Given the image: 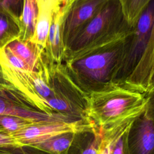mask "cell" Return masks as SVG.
<instances>
[{
	"mask_svg": "<svg viewBox=\"0 0 154 154\" xmlns=\"http://www.w3.org/2000/svg\"><path fill=\"white\" fill-rule=\"evenodd\" d=\"M126 36L63 63L72 81L84 93L88 96L116 85L114 80L125 55Z\"/></svg>",
	"mask_w": 154,
	"mask_h": 154,
	"instance_id": "obj_1",
	"label": "cell"
},
{
	"mask_svg": "<svg viewBox=\"0 0 154 154\" xmlns=\"http://www.w3.org/2000/svg\"><path fill=\"white\" fill-rule=\"evenodd\" d=\"M132 28L120 0H108L103 8L66 45L63 62L124 37Z\"/></svg>",
	"mask_w": 154,
	"mask_h": 154,
	"instance_id": "obj_2",
	"label": "cell"
},
{
	"mask_svg": "<svg viewBox=\"0 0 154 154\" xmlns=\"http://www.w3.org/2000/svg\"><path fill=\"white\" fill-rule=\"evenodd\" d=\"M145 107V94L117 85L88 95V118L102 130L134 119Z\"/></svg>",
	"mask_w": 154,
	"mask_h": 154,
	"instance_id": "obj_3",
	"label": "cell"
},
{
	"mask_svg": "<svg viewBox=\"0 0 154 154\" xmlns=\"http://www.w3.org/2000/svg\"><path fill=\"white\" fill-rule=\"evenodd\" d=\"M48 81L52 96L46 102L54 112L85 125L94 124L88 118V96L72 81L63 63L49 64Z\"/></svg>",
	"mask_w": 154,
	"mask_h": 154,
	"instance_id": "obj_4",
	"label": "cell"
},
{
	"mask_svg": "<svg viewBox=\"0 0 154 154\" xmlns=\"http://www.w3.org/2000/svg\"><path fill=\"white\" fill-rule=\"evenodd\" d=\"M0 115L17 116L32 123L66 120L77 123V122L60 114H49L42 110L11 79L1 64Z\"/></svg>",
	"mask_w": 154,
	"mask_h": 154,
	"instance_id": "obj_5",
	"label": "cell"
},
{
	"mask_svg": "<svg viewBox=\"0 0 154 154\" xmlns=\"http://www.w3.org/2000/svg\"><path fill=\"white\" fill-rule=\"evenodd\" d=\"M153 23L154 0H152L126 36V50L114 78V84L123 86L139 64L149 42Z\"/></svg>",
	"mask_w": 154,
	"mask_h": 154,
	"instance_id": "obj_6",
	"label": "cell"
},
{
	"mask_svg": "<svg viewBox=\"0 0 154 154\" xmlns=\"http://www.w3.org/2000/svg\"><path fill=\"white\" fill-rule=\"evenodd\" d=\"M108 0H72L63 12L61 31L64 47L105 6Z\"/></svg>",
	"mask_w": 154,
	"mask_h": 154,
	"instance_id": "obj_7",
	"label": "cell"
},
{
	"mask_svg": "<svg viewBox=\"0 0 154 154\" xmlns=\"http://www.w3.org/2000/svg\"><path fill=\"white\" fill-rule=\"evenodd\" d=\"M93 125L85 126L66 120L31 123L11 136L18 144L35 146L57 134L67 131H78Z\"/></svg>",
	"mask_w": 154,
	"mask_h": 154,
	"instance_id": "obj_8",
	"label": "cell"
},
{
	"mask_svg": "<svg viewBox=\"0 0 154 154\" xmlns=\"http://www.w3.org/2000/svg\"><path fill=\"white\" fill-rule=\"evenodd\" d=\"M127 146L129 154H154V122L145 109L128 128Z\"/></svg>",
	"mask_w": 154,
	"mask_h": 154,
	"instance_id": "obj_9",
	"label": "cell"
},
{
	"mask_svg": "<svg viewBox=\"0 0 154 154\" xmlns=\"http://www.w3.org/2000/svg\"><path fill=\"white\" fill-rule=\"evenodd\" d=\"M5 47L24 62L32 72H45L48 67L49 63L45 51L40 50L31 40H23L17 37Z\"/></svg>",
	"mask_w": 154,
	"mask_h": 154,
	"instance_id": "obj_10",
	"label": "cell"
},
{
	"mask_svg": "<svg viewBox=\"0 0 154 154\" xmlns=\"http://www.w3.org/2000/svg\"><path fill=\"white\" fill-rule=\"evenodd\" d=\"M103 140V132L96 125L75 133L66 154H98Z\"/></svg>",
	"mask_w": 154,
	"mask_h": 154,
	"instance_id": "obj_11",
	"label": "cell"
},
{
	"mask_svg": "<svg viewBox=\"0 0 154 154\" xmlns=\"http://www.w3.org/2000/svg\"><path fill=\"white\" fill-rule=\"evenodd\" d=\"M63 12L61 10L54 11L52 17L50 29L45 48V54L51 64L63 63L64 47L61 31Z\"/></svg>",
	"mask_w": 154,
	"mask_h": 154,
	"instance_id": "obj_12",
	"label": "cell"
},
{
	"mask_svg": "<svg viewBox=\"0 0 154 154\" xmlns=\"http://www.w3.org/2000/svg\"><path fill=\"white\" fill-rule=\"evenodd\" d=\"M38 15V6L37 0H23L21 14L19 17L20 35L23 40H31L35 32Z\"/></svg>",
	"mask_w": 154,
	"mask_h": 154,
	"instance_id": "obj_13",
	"label": "cell"
},
{
	"mask_svg": "<svg viewBox=\"0 0 154 154\" xmlns=\"http://www.w3.org/2000/svg\"><path fill=\"white\" fill-rule=\"evenodd\" d=\"M38 15L37 24L34 34L31 40L40 50L45 51L53 13L60 9H56L47 4L38 5Z\"/></svg>",
	"mask_w": 154,
	"mask_h": 154,
	"instance_id": "obj_14",
	"label": "cell"
},
{
	"mask_svg": "<svg viewBox=\"0 0 154 154\" xmlns=\"http://www.w3.org/2000/svg\"><path fill=\"white\" fill-rule=\"evenodd\" d=\"M19 17L0 5V49L20 35Z\"/></svg>",
	"mask_w": 154,
	"mask_h": 154,
	"instance_id": "obj_15",
	"label": "cell"
},
{
	"mask_svg": "<svg viewBox=\"0 0 154 154\" xmlns=\"http://www.w3.org/2000/svg\"><path fill=\"white\" fill-rule=\"evenodd\" d=\"M75 131H67L54 135L35 146L51 154H66L74 138Z\"/></svg>",
	"mask_w": 154,
	"mask_h": 154,
	"instance_id": "obj_16",
	"label": "cell"
},
{
	"mask_svg": "<svg viewBox=\"0 0 154 154\" xmlns=\"http://www.w3.org/2000/svg\"><path fill=\"white\" fill-rule=\"evenodd\" d=\"M134 119L127 120L114 128L102 130L108 131L110 135L109 154H129L127 146V133Z\"/></svg>",
	"mask_w": 154,
	"mask_h": 154,
	"instance_id": "obj_17",
	"label": "cell"
},
{
	"mask_svg": "<svg viewBox=\"0 0 154 154\" xmlns=\"http://www.w3.org/2000/svg\"><path fill=\"white\" fill-rule=\"evenodd\" d=\"M152 0H120L124 15L133 25Z\"/></svg>",
	"mask_w": 154,
	"mask_h": 154,
	"instance_id": "obj_18",
	"label": "cell"
},
{
	"mask_svg": "<svg viewBox=\"0 0 154 154\" xmlns=\"http://www.w3.org/2000/svg\"><path fill=\"white\" fill-rule=\"evenodd\" d=\"M31 123L25 119L10 115H0V132L11 135Z\"/></svg>",
	"mask_w": 154,
	"mask_h": 154,
	"instance_id": "obj_19",
	"label": "cell"
},
{
	"mask_svg": "<svg viewBox=\"0 0 154 154\" xmlns=\"http://www.w3.org/2000/svg\"><path fill=\"white\" fill-rule=\"evenodd\" d=\"M0 154H51L31 145L16 144L0 146Z\"/></svg>",
	"mask_w": 154,
	"mask_h": 154,
	"instance_id": "obj_20",
	"label": "cell"
},
{
	"mask_svg": "<svg viewBox=\"0 0 154 154\" xmlns=\"http://www.w3.org/2000/svg\"><path fill=\"white\" fill-rule=\"evenodd\" d=\"M0 5L19 17L23 6V0H0Z\"/></svg>",
	"mask_w": 154,
	"mask_h": 154,
	"instance_id": "obj_21",
	"label": "cell"
},
{
	"mask_svg": "<svg viewBox=\"0 0 154 154\" xmlns=\"http://www.w3.org/2000/svg\"><path fill=\"white\" fill-rule=\"evenodd\" d=\"M145 111L154 122V86L145 93Z\"/></svg>",
	"mask_w": 154,
	"mask_h": 154,
	"instance_id": "obj_22",
	"label": "cell"
},
{
	"mask_svg": "<svg viewBox=\"0 0 154 154\" xmlns=\"http://www.w3.org/2000/svg\"><path fill=\"white\" fill-rule=\"evenodd\" d=\"M103 140L100 149L98 154H109V144L111 137L109 132L106 131H102Z\"/></svg>",
	"mask_w": 154,
	"mask_h": 154,
	"instance_id": "obj_23",
	"label": "cell"
},
{
	"mask_svg": "<svg viewBox=\"0 0 154 154\" xmlns=\"http://www.w3.org/2000/svg\"><path fill=\"white\" fill-rule=\"evenodd\" d=\"M18 144L13 138L8 134L0 132V146H12Z\"/></svg>",
	"mask_w": 154,
	"mask_h": 154,
	"instance_id": "obj_24",
	"label": "cell"
},
{
	"mask_svg": "<svg viewBox=\"0 0 154 154\" xmlns=\"http://www.w3.org/2000/svg\"><path fill=\"white\" fill-rule=\"evenodd\" d=\"M72 1V0H59V4L61 11L63 12Z\"/></svg>",
	"mask_w": 154,
	"mask_h": 154,
	"instance_id": "obj_25",
	"label": "cell"
},
{
	"mask_svg": "<svg viewBox=\"0 0 154 154\" xmlns=\"http://www.w3.org/2000/svg\"><path fill=\"white\" fill-rule=\"evenodd\" d=\"M154 86V70L152 73V75L150 76V81H149V88L148 90H149L151 88H152Z\"/></svg>",
	"mask_w": 154,
	"mask_h": 154,
	"instance_id": "obj_26",
	"label": "cell"
}]
</instances>
